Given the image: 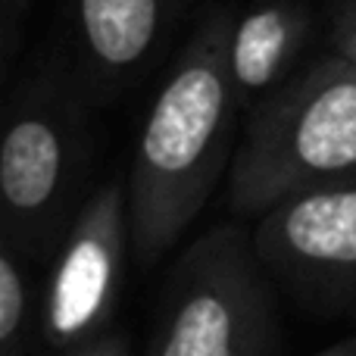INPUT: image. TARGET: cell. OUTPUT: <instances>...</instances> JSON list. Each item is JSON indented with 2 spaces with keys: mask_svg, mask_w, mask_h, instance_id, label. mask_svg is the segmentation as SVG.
<instances>
[{
  "mask_svg": "<svg viewBox=\"0 0 356 356\" xmlns=\"http://www.w3.org/2000/svg\"><path fill=\"white\" fill-rule=\"evenodd\" d=\"M25 10H29V0H0V63H3V72H10L13 60H16Z\"/></svg>",
  "mask_w": 356,
  "mask_h": 356,
  "instance_id": "10",
  "label": "cell"
},
{
  "mask_svg": "<svg viewBox=\"0 0 356 356\" xmlns=\"http://www.w3.org/2000/svg\"><path fill=\"white\" fill-rule=\"evenodd\" d=\"M269 282L247 232H203L169 272L147 356H272L278 319Z\"/></svg>",
  "mask_w": 356,
  "mask_h": 356,
  "instance_id": "4",
  "label": "cell"
},
{
  "mask_svg": "<svg viewBox=\"0 0 356 356\" xmlns=\"http://www.w3.org/2000/svg\"><path fill=\"white\" fill-rule=\"evenodd\" d=\"M31 282L25 257L0 238V356H25L31 325Z\"/></svg>",
  "mask_w": 356,
  "mask_h": 356,
  "instance_id": "9",
  "label": "cell"
},
{
  "mask_svg": "<svg viewBox=\"0 0 356 356\" xmlns=\"http://www.w3.org/2000/svg\"><path fill=\"white\" fill-rule=\"evenodd\" d=\"M253 250L303 309L356 316V175L297 191L253 222Z\"/></svg>",
  "mask_w": 356,
  "mask_h": 356,
  "instance_id": "5",
  "label": "cell"
},
{
  "mask_svg": "<svg viewBox=\"0 0 356 356\" xmlns=\"http://www.w3.org/2000/svg\"><path fill=\"white\" fill-rule=\"evenodd\" d=\"M356 175V66L322 56L253 104L228 166V203L257 219L297 191Z\"/></svg>",
  "mask_w": 356,
  "mask_h": 356,
  "instance_id": "2",
  "label": "cell"
},
{
  "mask_svg": "<svg viewBox=\"0 0 356 356\" xmlns=\"http://www.w3.org/2000/svg\"><path fill=\"white\" fill-rule=\"evenodd\" d=\"M232 25L222 6L200 19L144 116L125 188L129 253L141 269L184 238L232 166L241 113L228 72Z\"/></svg>",
  "mask_w": 356,
  "mask_h": 356,
  "instance_id": "1",
  "label": "cell"
},
{
  "mask_svg": "<svg viewBox=\"0 0 356 356\" xmlns=\"http://www.w3.org/2000/svg\"><path fill=\"white\" fill-rule=\"evenodd\" d=\"M332 41H334V50L356 66V0H341L334 6Z\"/></svg>",
  "mask_w": 356,
  "mask_h": 356,
  "instance_id": "11",
  "label": "cell"
},
{
  "mask_svg": "<svg viewBox=\"0 0 356 356\" xmlns=\"http://www.w3.org/2000/svg\"><path fill=\"white\" fill-rule=\"evenodd\" d=\"M79 79L63 63L38 66L10 94L0 141L3 238L25 259L54 257L81 209L91 122Z\"/></svg>",
  "mask_w": 356,
  "mask_h": 356,
  "instance_id": "3",
  "label": "cell"
},
{
  "mask_svg": "<svg viewBox=\"0 0 356 356\" xmlns=\"http://www.w3.org/2000/svg\"><path fill=\"white\" fill-rule=\"evenodd\" d=\"M129 244V200L119 184H100L85 197L56 244L44 282L38 322L54 350L106 332L122 288Z\"/></svg>",
  "mask_w": 356,
  "mask_h": 356,
  "instance_id": "6",
  "label": "cell"
},
{
  "mask_svg": "<svg viewBox=\"0 0 356 356\" xmlns=\"http://www.w3.org/2000/svg\"><path fill=\"white\" fill-rule=\"evenodd\" d=\"M307 10L291 0H266L234 19L228 38V72L241 110L275 91L307 41Z\"/></svg>",
  "mask_w": 356,
  "mask_h": 356,
  "instance_id": "8",
  "label": "cell"
},
{
  "mask_svg": "<svg viewBox=\"0 0 356 356\" xmlns=\"http://www.w3.org/2000/svg\"><path fill=\"white\" fill-rule=\"evenodd\" d=\"M316 356H356V338H347V341H338V344L325 347Z\"/></svg>",
  "mask_w": 356,
  "mask_h": 356,
  "instance_id": "13",
  "label": "cell"
},
{
  "mask_svg": "<svg viewBox=\"0 0 356 356\" xmlns=\"http://www.w3.org/2000/svg\"><path fill=\"white\" fill-rule=\"evenodd\" d=\"M63 356H129V341L122 334L104 332L91 341H81V344L63 350Z\"/></svg>",
  "mask_w": 356,
  "mask_h": 356,
  "instance_id": "12",
  "label": "cell"
},
{
  "mask_svg": "<svg viewBox=\"0 0 356 356\" xmlns=\"http://www.w3.org/2000/svg\"><path fill=\"white\" fill-rule=\"evenodd\" d=\"M194 0H72V75L94 106L122 94Z\"/></svg>",
  "mask_w": 356,
  "mask_h": 356,
  "instance_id": "7",
  "label": "cell"
}]
</instances>
